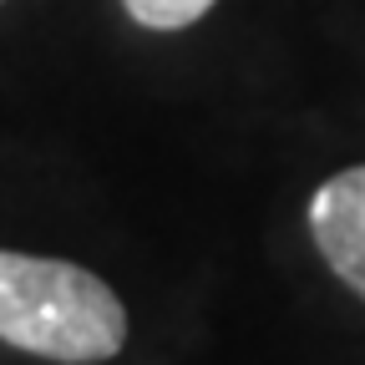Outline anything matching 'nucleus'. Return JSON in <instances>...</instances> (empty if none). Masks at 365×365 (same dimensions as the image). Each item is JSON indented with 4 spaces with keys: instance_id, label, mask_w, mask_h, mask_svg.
Masks as SVG:
<instances>
[{
    "instance_id": "f257e3e1",
    "label": "nucleus",
    "mask_w": 365,
    "mask_h": 365,
    "mask_svg": "<svg viewBox=\"0 0 365 365\" xmlns=\"http://www.w3.org/2000/svg\"><path fill=\"white\" fill-rule=\"evenodd\" d=\"M0 340L56 365H102L127 345V304L71 259L0 249Z\"/></svg>"
},
{
    "instance_id": "7ed1b4c3",
    "label": "nucleus",
    "mask_w": 365,
    "mask_h": 365,
    "mask_svg": "<svg viewBox=\"0 0 365 365\" xmlns=\"http://www.w3.org/2000/svg\"><path fill=\"white\" fill-rule=\"evenodd\" d=\"M218 0H122V11L148 26V31H182V26H198Z\"/></svg>"
},
{
    "instance_id": "f03ea898",
    "label": "nucleus",
    "mask_w": 365,
    "mask_h": 365,
    "mask_svg": "<svg viewBox=\"0 0 365 365\" xmlns=\"http://www.w3.org/2000/svg\"><path fill=\"white\" fill-rule=\"evenodd\" d=\"M309 234L330 274L365 299V163L340 168L309 198Z\"/></svg>"
}]
</instances>
